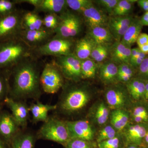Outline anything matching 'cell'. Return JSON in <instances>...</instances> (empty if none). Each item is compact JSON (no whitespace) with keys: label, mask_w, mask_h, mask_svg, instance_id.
Listing matches in <instances>:
<instances>
[{"label":"cell","mask_w":148,"mask_h":148,"mask_svg":"<svg viewBox=\"0 0 148 148\" xmlns=\"http://www.w3.org/2000/svg\"><path fill=\"white\" fill-rule=\"evenodd\" d=\"M39 58L34 54L24 58L12 68V92L18 98L34 97L40 93Z\"/></svg>","instance_id":"cell-1"},{"label":"cell","mask_w":148,"mask_h":148,"mask_svg":"<svg viewBox=\"0 0 148 148\" xmlns=\"http://www.w3.org/2000/svg\"><path fill=\"white\" fill-rule=\"evenodd\" d=\"M33 54L32 49L19 36L0 42V69H12Z\"/></svg>","instance_id":"cell-2"},{"label":"cell","mask_w":148,"mask_h":148,"mask_svg":"<svg viewBox=\"0 0 148 148\" xmlns=\"http://www.w3.org/2000/svg\"><path fill=\"white\" fill-rule=\"evenodd\" d=\"M59 24L55 36L66 39H73L82 31L83 20L80 14L68 8L59 14Z\"/></svg>","instance_id":"cell-3"},{"label":"cell","mask_w":148,"mask_h":148,"mask_svg":"<svg viewBox=\"0 0 148 148\" xmlns=\"http://www.w3.org/2000/svg\"><path fill=\"white\" fill-rule=\"evenodd\" d=\"M76 41L54 36L48 42L33 51V54L40 58L43 56L53 57L64 56L73 53Z\"/></svg>","instance_id":"cell-4"},{"label":"cell","mask_w":148,"mask_h":148,"mask_svg":"<svg viewBox=\"0 0 148 148\" xmlns=\"http://www.w3.org/2000/svg\"><path fill=\"white\" fill-rule=\"evenodd\" d=\"M64 76L55 61L45 64L40 76L43 90L48 94L56 93L64 86Z\"/></svg>","instance_id":"cell-5"},{"label":"cell","mask_w":148,"mask_h":148,"mask_svg":"<svg viewBox=\"0 0 148 148\" xmlns=\"http://www.w3.org/2000/svg\"><path fill=\"white\" fill-rule=\"evenodd\" d=\"M89 99V92L84 87L72 86L64 92L60 108L66 112H75L83 108Z\"/></svg>","instance_id":"cell-6"},{"label":"cell","mask_w":148,"mask_h":148,"mask_svg":"<svg viewBox=\"0 0 148 148\" xmlns=\"http://www.w3.org/2000/svg\"><path fill=\"white\" fill-rule=\"evenodd\" d=\"M39 134L45 140L63 145L71 139L66 122L56 118L48 119L41 127Z\"/></svg>","instance_id":"cell-7"},{"label":"cell","mask_w":148,"mask_h":148,"mask_svg":"<svg viewBox=\"0 0 148 148\" xmlns=\"http://www.w3.org/2000/svg\"><path fill=\"white\" fill-rule=\"evenodd\" d=\"M22 11L0 15V42L19 36L22 30L21 20Z\"/></svg>","instance_id":"cell-8"},{"label":"cell","mask_w":148,"mask_h":148,"mask_svg":"<svg viewBox=\"0 0 148 148\" xmlns=\"http://www.w3.org/2000/svg\"><path fill=\"white\" fill-rule=\"evenodd\" d=\"M53 60L65 78L74 82H77L82 79L81 69V61L73 53L54 57Z\"/></svg>","instance_id":"cell-9"},{"label":"cell","mask_w":148,"mask_h":148,"mask_svg":"<svg viewBox=\"0 0 148 148\" xmlns=\"http://www.w3.org/2000/svg\"><path fill=\"white\" fill-rule=\"evenodd\" d=\"M54 36L53 31L44 27L38 30H22L19 37L33 51L45 44Z\"/></svg>","instance_id":"cell-10"},{"label":"cell","mask_w":148,"mask_h":148,"mask_svg":"<svg viewBox=\"0 0 148 148\" xmlns=\"http://www.w3.org/2000/svg\"><path fill=\"white\" fill-rule=\"evenodd\" d=\"M71 139H80L92 142L94 131L89 121L84 120L66 122Z\"/></svg>","instance_id":"cell-11"},{"label":"cell","mask_w":148,"mask_h":148,"mask_svg":"<svg viewBox=\"0 0 148 148\" xmlns=\"http://www.w3.org/2000/svg\"><path fill=\"white\" fill-rule=\"evenodd\" d=\"M126 89L119 86L110 88L106 91V98L108 107L112 110L122 109L127 101Z\"/></svg>","instance_id":"cell-12"},{"label":"cell","mask_w":148,"mask_h":148,"mask_svg":"<svg viewBox=\"0 0 148 148\" xmlns=\"http://www.w3.org/2000/svg\"><path fill=\"white\" fill-rule=\"evenodd\" d=\"M80 15L89 29L96 27H105L108 24V18L106 15L93 4L85 9Z\"/></svg>","instance_id":"cell-13"},{"label":"cell","mask_w":148,"mask_h":148,"mask_svg":"<svg viewBox=\"0 0 148 148\" xmlns=\"http://www.w3.org/2000/svg\"><path fill=\"white\" fill-rule=\"evenodd\" d=\"M34 11L38 12L60 14L68 8L66 0H39Z\"/></svg>","instance_id":"cell-14"},{"label":"cell","mask_w":148,"mask_h":148,"mask_svg":"<svg viewBox=\"0 0 148 148\" xmlns=\"http://www.w3.org/2000/svg\"><path fill=\"white\" fill-rule=\"evenodd\" d=\"M6 103L12 112V116L18 125L25 127L27 124L29 108L26 104L14 101L11 98H7Z\"/></svg>","instance_id":"cell-15"},{"label":"cell","mask_w":148,"mask_h":148,"mask_svg":"<svg viewBox=\"0 0 148 148\" xmlns=\"http://www.w3.org/2000/svg\"><path fill=\"white\" fill-rule=\"evenodd\" d=\"M110 49L112 62L116 64H129L131 56V47L121 41H116Z\"/></svg>","instance_id":"cell-16"},{"label":"cell","mask_w":148,"mask_h":148,"mask_svg":"<svg viewBox=\"0 0 148 148\" xmlns=\"http://www.w3.org/2000/svg\"><path fill=\"white\" fill-rule=\"evenodd\" d=\"M145 127L137 124L130 125L125 132V144L140 146L147 134Z\"/></svg>","instance_id":"cell-17"},{"label":"cell","mask_w":148,"mask_h":148,"mask_svg":"<svg viewBox=\"0 0 148 148\" xmlns=\"http://www.w3.org/2000/svg\"><path fill=\"white\" fill-rule=\"evenodd\" d=\"M22 30H38L44 27L43 19L34 11H22L21 20Z\"/></svg>","instance_id":"cell-18"},{"label":"cell","mask_w":148,"mask_h":148,"mask_svg":"<svg viewBox=\"0 0 148 148\" xmlns=\"http://www.w3.org/2000/svg\"><path fill=\"white\" fill-rule=\"evenodd\" d=\"M95 44L88 36L76 41L73 53L81 61L89 58Z\"/></svg>","instance_id":"cell-19"},{"label":"cell","mask_w":148,"mask_h":148,"mask_svg":"<svg viewBox=\"0 0 148 148\" xmlns=\"http://www.w3.org/2000/svg\"><path fill=\"white\" fill-rule=\"evenodd\" d=\"M88 36L95 45H109L114 39L110 30L106 27H96L89 29Z\"/></svg>","instance_id":"cell-20"},{"label":"cell","mask_w":148,"mask_h":148,"mask_svg":"<svg viewBox=\"0 0 148 148\" xmlns=\"http://www.w3.org/2000/svg\"><path fill=\"white\" fill-rule=\"evenodd\" d=\"M17 124L12 116L8 114L0 116V134L6 139H10L17 130Z\"/></svg>","instance_id":"cell-21"},{"label":"cell","mask_w":148,"mask_h":148,"mask_svg":"<svg viewBox=\"0 0 148 148\" xmlns=\"http://www.w3.org/2000/svg\"><path fill=\"white\" fill-rule=\"evenodd\" d=\"M57 106L56 105L51 106L38 102L32 104L29 108V110L32 114L34 121L36 122H45L48 119V113L51 111L55 110Z\"/></svg>","instance_id":"cell-22"},{"label":"cell","mask_w":148,"mask_h":148,"mask_svg":"<svg viewBox=\"0 0 148 148\" xmlns=\"http://www.w3.org/2000/svg\"><path fill=\"white\" fill-rule=\"evenodd\" d=\"M118 66L113 62H107L101 65L99 75L103 82L106 84L113 83L116 81Z\"/></svg>","instance_id":"cell-23"},{"label":"cell","mask_w":148,"mask_h":148,"mask_svg":"<svg viewBox=\"0 0 148 148\" xmlns=\"http://www.w3.org/2000/svg\"><path fill=\"white\" fill-rule=\"evenodd\" d=\"M140 20L134 19L131 24L130 25L127 31L121 41L127 46H131L136 42L139 35L143 29Z\"/></svg>","instance_id":"cell-24"},{"label":"cell","mask_w":148,"mask_h":148,"mask_svg":"<svg viewBox=\"0 0 148 148\" xmlns=\"http://www.w3.org/2000/svg\"><path fill=\"white\" fill-rule=\"evenodd\" d=\"M129 118L128 113L123 109L114 110L111 114V124L115 130H122L127 126Z\"/></svg>","instance_id":"cell-25"},{"label":"cell","mask_w":148,"mask_h":148,"mask_svg":"<svg viewBox=\"0 0 148 148\" xmlns=\"http://www.w3.org/2000/svg\"><path fill=\"white\" fill-rule=\"evenodd\" d=\"M126 88L130 95L135 100L144 98L145 82L142 80L135 79L126 83Z\"/></svg>","instance_id":"cell-26"},{"label":"cell","mask_w":148,"mask_h":148,"mask_svg":"<svg viewBox=\"0 0 148 148\" xmlns=\"http://www.w3.org/2000/svg\"><path fill=\"white\" fill-rule=\"evenodd\" d=\"M137 1L119 0L112 13V16L129 15L133 9V4Z\"/></svg>","instance_id":"cell-27"},{"label":"cell","mask_w":148,"mask_h":148,"mask_svg":"<svg viewBox=\"0 0 148 148\" xmlns=\"http://www.w3.org/2000/svg\"><path fill=\"white\" fill-rule=\"evenodd\" d=\"M81 69L82 79L92 78L96 74L97 66L95 61L88 58L81 61Z\"/></svg>","instance_id":"cell-28"},{"label":"cell","mask_w":148,"mask_h":148,"mask_svg":"<svg viewBox=\"0 0 148 148\" xmlns=\"http://www.w3.org/2000/svg\"><path fill=\"white\" fill-rule=\"evenodd\" d=\"M134 18L131 15L124 16H112L108 21V29H112L119 28L129 27Z\"/></svg>","instance_id":"cell-29"},{"label":"cell","mask_w":148,"mask_h":148,"mask_svg":"<svg viewBox=\"0 0 148 148\" xmlns=\"http://www.w3.org/2000/svg\"><path fill=\"white\" fill-rule=\"evenodd\" d=\"M35 140L34 136L30 134L19 135L14 138L12 148H34Z\"/></svg>","instance_id":"cell-30"},{"label":"cell","mask_w":148,"mask_h":148,"mask_svg":"<svg viewBox=\"0 0 148 148\" xmlns=\"http://www.w3.org/2000/svg\"><path fill=\"white\" fill-rule=\"evenodd\" d=\"M108 45H95L92 51L90 57L91 59L97 62H101L108 57L110 53Z\"/></svg>","instance_id":"cell-31"},{"label":"cell","mask_w":148,"mask_h":148,"mask_svg":"<svg viewBox=\"0 0 148 148\" xmlns=\"http://www.w3.org/2000/svg\"><path fill=\"white\" fill-rule=\"evenodd\" d=\"M110 116V111L105 103L102 102L99 103L96 107L94 119L99 125H102L108 121Z\"/></svg>","instance_id":"cell-32"},{"label":"cell","mask_w":148,"mask_h":148,"mask_svg":"<svg viewBox=\"0 0 148 148\" xmlns=\"http://www.w3.org/2000/svg\"><path fill=\"white\" fill-rule=\"evenodd\" d=\"M68 8L80 14L83 11L92 4L90 0H66Z\"/></svg>","instance_id":"cell-33"},{"label":"cell","mask_w":148,"mask_h":148,"mask_svg":"<svg viewBox=\"0 0 148 148\" xmlns=\"http://www.w3.org/2000/svg\"><path fill=\"white\" fill-rule=\"evenodd\" d=\"M42 19L43 27L55 32L59 24V15L55 14H46Z\"/></svg>","instance_id":"cell-34"},{"label":"cell","mask_w":148,"mask_h":148,"mask_svg":"<svg viewBox=\"0 0 148 148\" xmlns=\"http://www.w3.org/2000/svg\"><path fill=\"white\" fill-rule=\"evenodd\" d=\"M63 146L65 148H98L92 142L77 139H71Z\"/></svg>","instance_id":"cell-35"},{"label":"cell","mask_w":148,"mask_h":148,"mask_svg":"<svg viewBox=\"0 0 148 148\" xmlns=\"http://www.w3.org/2000/svg\"><path fill=\"white\" fill-rule=\"evenodd\" d=\"M116 131L111 125H107L101 130L97 136V143L116 137Z\"/></svg>","instance_id":"cell-36"},{"label":"cell","mask_w":148,"mask_h":148,"mask_svg":"<svg viewBox=\"0 0 148 148\" xmlns=\"http://www.w3.org/2000/svg\"><path fill=\"white\" fill-rule=\"evenodd\" d=\"M125 146L118 136L97 143L98 148H123Z\"/></svg>","instance_id":"cell-37"},{"label":"cell","mask_w":148,"mask_h":148,"mask_svg":"<svg viewBox=\"0 0 148 148\" xmlns=\"http://www.w3.org/2000/svg\"><path fill=\"white\" fill-rule=\"evenodd\" d=\"M132 116L134 121L138 123L148 121L147 111L142 106H138L134 109Z\"/></svg>","instance_id":"cell-38"},{"label":"cell","mask_w":148,"mask_h":148,"mask_svg":"<svg viewBox=\"0 0 148 148\" xmlns=\"http://www.w3.org/2000/svg\"><path fill=\"white\" fill-rule=\"evenodd\" d=\"M16 4H18L16 1L0 0V15L11 13L16 10Z\"/></svg>","instance_id":"cell-39"},{"label":"cell","mask_w":148,"mask_h":148,"mask_svg":"<svg viewBox=\"0 0 148 148\" xmlns=\"http://www.w3.org/2000/svg\"><path fill=\"white\" fill-rule=\"evenodd\" d=\"M119 0H99L96 2L106 12L112 15Z\"/></svg>","instance_id":"cell-40"},{"label":"cell","mask_w":148,"mask_h":148,"mask_svg":"<svg viewBox=\"0 0 148 148\" xmlns=\"http://www.w3.org/2000/svg\"><path fill=\"white\" fill-rule=\"evenodd\" d=\"M129 64H122L118 66L117 75H123L130 79L134 75V69Z\"/></svg>","instance_id":"cell-41"},{"label":"cell","mask_w":148,"mask_h":148,"mask_svg":"<svg viewBox=\"0 0 148 148\" xmlns=\"http://www.w3.org/2000/svg\"><path fill=\"white\" fill-rule=\"evenodd\" d=\"M138 68L140 75L148 77V56H146Z\"/></svg>","instance_id":"cell-42"},{"label":"cell","mask_w":148,"mask_h":148,"mask_svg":"<svg viewBox=\"0 0 148 148\" xmlns=\"http://www.w3.org/2000/svg\"><path fill=\"white\" fill-rule=\"evenodd\" d=\"M146 56H146V54L143 53L141 51L139 55L133 61H131L129 64L133 68L139 67Z\"/></svg>","instance_id":"cell-43"},{"label":"cell","mask_w":148,"mask_h":148,"mask_svg":"<svg viewBox=\"0 0 148 148\" xmlns=\"http://www.w3.org/2000/svg\"><path fill=\"white\" fill-rule=\"evenodd\" d=\"M138 47L145 45L148 43V35L145 33L140 34L138 36L137 41Z\"/></svg>","instance_id":"cell-44"},{"label":"cell","mask_w":148,"mask_h":148,"mask_svg":"<svg viewBox=\"0 0 148 148\" xmlns=\"http://www.w3.org/2000/svg\"><path fill=\"white\" fill-rule=\"evenodd\" d=\"M138 5L142 9L146 12H148V0H139L137 1Z\"/></svg>","instance_id":"cell-45"},{"label":"cell","mask_w":148,"mask_h":148,"mask_svg":"<svg viewBox=\"0 0 148 148\" xmlns=\"http://www.w3.org/2000/svg\"><path fill=\"white\" fill-rule=\"evenodd\" d=\"M140 49L139 48H135L131 49V56H130V63L131 61H133L140 54ZM129 63V64H130Z\"/></svg>","instance_id":"cell-46"},{"label":"cell","mask_w":148,"mask_h":148,"mask_svg":"<svg viewBox=\"0 0 148 148\" xmlns=\"http://www.w3.org/2000/svg\"><path fill=\"white\" fill-rule=\"evenodd\" d=\"M139 20L142 26H148V12H145Z\"/></svg>","instance_id":"cell-47"},{"label":"cell","mask_w":148,"mask_h":148,"mask_svg":"<svg viewBox=\"0 0 148 148\" xmlns=\"http://www.w3.org/2000/svg\"><path fill=\"white\" fill-rule=\"evenodd\" d=\"M5 89V82L4 80L0 77V97L2 96Z\"/></svg>","instance_id":"cell-48"},{"label":"cell","mask_w":148,"mask_h":148,"mask_svg":"<svg viewBox=\"0 0 148 148\" xmlns=\"http://www.w3.org/2000/svg\"><path fill=\"white\" fill-rule=\"evenodd\" d=\"M140 50L146 55H148V43L145 45L139 47Z\"/></svg>","instance_id":"cell-49"},{"label":"cell","mask_w":148,"mask_h":148,"mask_svg":"<svg viewBox=\"0 0 148 148\" xmlns=\"http://www.w3.org/2000/svg\"><path fill=\"white\" fill-rule=\"evenodd\" d=\"M144 98L147 101H148V79L145 83V92Z\"/></svg>","instance_id":"cell-50"},{"label":"cell","mask_w":148,"mask_h":148,"mask_svg":"<svg viewBox=\"0 0 148 148\" xmlns=\"http://www.w3.org/2000/svg\"><path fill=\"white\" fill-rule=\"evenodd\" d=\"M123 148H141L140 146L134 145H125Z\"/></svg>","instance_id":"cell-51"},{"label":"cell","mask_w":148,"mask_h":148,"mask_svg":"<svg viewBox=\"0 0 148 148\" xmlns=\"http://www.w3.org/2000/svg\"><path fill=\"white\" fill-rule=\"evenodd\" d=\"M144 140H145V144L148 146V132H147V134H146Z\"/></svg>","instance_id":"cell-52"},{"label":"cell","mask_w":148,"mask_h":148,"mask_svg":"<svg viewBox=\"0 0 148 148\" xmlns=\"http://www.w3.org/2000/svg\"><path fill=\"white\" fill-rule=\"evenodd\" d=\"M0 148H6L5 145L1 140H0Z\"/></svg>","instance_id":"cell-53"}]
</instances>
